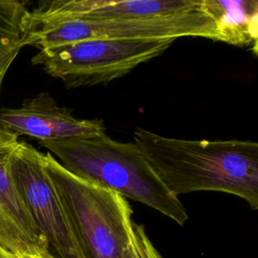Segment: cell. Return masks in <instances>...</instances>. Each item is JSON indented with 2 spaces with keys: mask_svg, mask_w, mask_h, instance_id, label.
Returning <instances> with one entry per match:
<instances>
[{
  "mask_svg": "<svg viewBox=\"0 0 258 258\" xmlns=\"http://www.w3.org/2000/svg\"><path fill=\"white\" fill-rule=\"evenodd\" d=\"M134 143L174 196L221 191L258 209V143L249 140H186L137 128Z\"/></svg>",
  "mask_w": 258,
  "mask_h": 258,
  "instance_id": "cell-1",
  "label": "cell"
},
{
  "mask_svg": "<svg viewBox=\"0 0 258 258\" xmlns=\"http://www.w3.org/2000/svg\"><path fill=\"white\" fill-rule=\"evenodd\" d=\"M39 145L76 176L144 204L179 226L187 221L185 207L163 184L135 143L119 142L103 133Z\"/></svg>",
  "mask_w": 258,
  "mask_h": 258,
  "instance_id": "cell-2",
  "label": "cell"
},
{
  "mask_svg": "<svg viewBox=\"0 0 258 258\" xmlns=\"http://www.w3.org/2000/svg\"><path fill=\"white\" fill-rule=\"evenodd\" d=\"M42 159L85 258H123L134 222L127 200L71 173L50 153Z\"/></svg>",
  "mask_w": 258,
  "mask_h": 258,
  "instance_id": "cell-3",
  "label": "cell"
},
{
  "mask_svg": "<svg viewBox=\"0 0 258 258\" xmlns=\"http://www.w3.org/2000/svg\"><path fill=\"white\" fill-rule=\"evenodd\" d=\"M174 40L85 39L39 50L32 63L67 88L110 83L163 53Z\"/></svg>",
  "mask_w": 258,
  "mask_h": 258,
  "instance_id": "cell-4",
  "label": "cell"
},
{
  "mask_svg": "<svg viewBox=\"0 0 258 258\" xmlns=\"http://www.w3.org/2000/svg\"><path fill=\"white\" fill-rule=\"evenodd\" d=\"M201 36L216 40L213 20L202 11L166 17L125 20H38L30 15L28 45L39 50L85 39L175 40Z\"/></svg>",
  "mask_w": 258,
  "mask_h": 258,
  "instance_id": "cell-5",
  "label": "cell"
},
{
  "mask_svg": "<svg viewBox=\"0 0 258 258\" xmlns=\"http://www.w3.org/2000/svg\"><path fill=\"white\" fill-rule=\"evenodd\" d=\"M42 156L29 143L18 141L11 159L18 191L49 251L57 258H85Z\"/></svg>",
  "mask_w": 258,
  "mask_h": 258,
  "instance_id": "cell-6",
  "label": "cell"
},
{
  "mask_svg": "<svg viewBox=\"0 0 258 258\" xmlns=\"http://www.w3.org/2000/svg\"><path fill=\"white\" fill-rule=\"evenodd\" d=\"M0 131L34 138L39 142L106 133L99 119H78L67 107L58 106L47 93L23 101L19 108L0 107Z\"/></svg>",
  "mask_w": 258,
  "mask_h": 258,
  "instance_id": "cell-7",
  "label": "cell"
},
{
  "mask_svg": "<svg viewBox=\"0 0 258 258\" xmlns=\"http://www.w3.org/2000/svg\"><path fill=\"white\" fill-rule=\"evenodd\" d=\"M201 0H55L30 11L38 20H125L198 12Z\"/></svg>",
  "mask_w": 258,
  "mask_h": 258,
  "instance_id": "cell-8",
  "label": "cell"
},
{
  "mask_svg": "<svg viewBox=\"0 0 258 258\" xmlns=\"http://www.w3.org/2000/svg\"><path fill=\"white\" fill-rule=\"evenodd\" d=\"M18 138L0 131V245L18 257L49 250L16 186L11 159Z\"/></svg>",
  "mask_w": 258,
  "mask_h": 258,
  "instance_id": "cell-9",
  "label": "cell"
},
{
  "mask_svg": "<svg viewBox=\"0 0 258 258\" xmlns=\"http://www.w3.org/2000/svg\"><path fill=\"white\" fill-rule=\"evenodd\" d=\"M200 10L216 28V41L250 47L257 54L258 1L201 0Z\"/></svg>",
  "mask_w": 258,
  "mask_h": 258,
  "instance_id": "cell-10",
  "label": "cell"
},
{
  "mask_svg": "<svg viewBox=\"0 0 258 258\" xmlns=\"http://www.w3.org/2000/svg\"><path fill=\"white\" fill-rule=\"evenodd\" d=\"M30 10L19 0H0V42L28 45Z\"/></svg>",
  "mask_w": 258,
  "mask_h": 258,
  "instance_id": "cell-11",
  "label": "cell"
},
{
  "mask_svg": "<svg viewBox=\"0 0 258 258\" xmlns=\"http://www.w3.org/2000/svg\"><path fill=\"white\" fill-rule=\"evenodd\" d=\"M123 258H164L147 236L142 225L133 222Z\"/></svg>",
  "mask_w": 258,
  "mask_h": 258,
  "instance_id": "cell-12",
  "label": "cell"
},
{
  "mask_svg": "<svg viewBox=\"0 0 258 258\" xmlns=\"http://www.w3.org/2000/svg\"><path fill=\"white\" fill-rule=\"evenodd\" d=\"M25 45L26 43L24 42H17V43L0 42V94H1L2 83L7 70L12 64L13 60L19 53L20 49Z\"/></svg>",
  "mask_w": 258,
  "mask_h": 258,
  "instance_id": "cell-13",
  "label": "cell"
},
{
  "mask_svg": "<svg viewBox=\"0 0 258 258\" xmlns=\"http://www.w3.org/2000/svg\"><path fill=\"white\" fill-rule=\"evenodd\" d=\"M19 258H57V257L54 256L51 253V251L46 250V251H42V252H38V253H34V254L22 255Z\"/></svg>",
  "mask_w": 258,
  "mask_h": 258,
  "instance_id": "cell-14",
  "label": "cell"
},
{
  "mask_svg": "<svg viewBox=\"0 0 258 258\" xmlns=\"http://www.w3.org/2000/svg\"><path fill=\"white\" fill-rule=\"evenodd\" d=\"M0 258H19V257L0 245Z\"/></svg>",
  "mask_w": 258,
  "mask_h": 258,
  "instance_id": "cell-15",
  "label": "cell"
}]
</instances>
